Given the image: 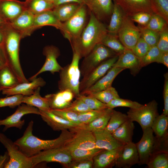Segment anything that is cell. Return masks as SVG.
<instances>
[{
	"mask_svg": "<svg viewBox=\"0 0 168 168\" xmlns=\"http://www.w3.org/2000/svg\"><path fill=\"white\" fill-rule=\"evenodd\" d=\"M117 55L104 61L87 74L83 77L79 87L80 93L87 89L103 77L118 59Z\"/></svg>",
	"mask_w": 168,
	"mask_h": 168,
	"instance_id": "12",
	"label": "cell"
},
{
	"mask_svg": "<svg viewBox=\"0 0 168 168\" xmlns=\"http://www.w3.org/2000/svg\"><path fill=\"white\" fill-rule=\"evenodd\" d=\"M93 133L96 148L110 150L120 148L124 145L115 139L111 133L105 129Z\"/></svg>",
	"mask_w": 168,
	"mask_h": 168,
	"instance_id": "24",
	"label": "cell"
},
{
	"mask_svg": "<svg viewBox=\"0 0 168 168\" xmlns=\"http://www.w3.org/2000/svg\"><path fill=\"white\" fill-rule=\"evenodd\" d=\"M34 122L30 121L23 135L14 142L25 155L30 157L40 152L65 145L73 136L74 133L68 130L61 131L59 136L51 140L38 138L32 133Z\"/></svg>",
	"mask_w": 168,
	"mask_h": 168,
	"instance_id": "1",
	"label": "cell"
},
{
	"mask_svg": "<svg viewBox=\"0 0 168 168\" xmlns=\"http://www.w3.org/2000/svg\"><path fill=\"white\" fill-rule=\"evenodd\" d=\"M133 122L128 119L112 134L114 137L123 145L132 142L135 126Z\"/></svg>",
	"mask_w": 168,
	"mask_h": 168,
	"instance_id": "29",
	"label": "cell"
},
{
	"mask_svg": "<svg viewBox=\"0 0 168 168\" xmlns=\"http://www.w3.org/2000/svg\"><path fill=\"white\" fill-rule=\"evenodd\" d=\"M72 48L73 56L72 61L70 64L63 67L59 72L58 87L59 91L70 90L76 98L80 94L79 87L81 73L79 64L81 58L77 49L73 47Z\"/></svg>",
	"mask_w": 168,
	"mask_h": 168,
	"instance_id": "4",
	"label": "cell"
},
{
	"mask_svg": "<svg viewBox=\"0 0 168 168\" xmlns=\"http://www.w3.org/2000/svg\"><path fill=\"white\" fill-rule=\"evenodd\" d=\"M86 7L85 4H81L75 13L69 19L63 23L61 30L70 43L79 38L85 26Z\"/></svg>",
	"mask_w": 168,
	"mask_h": 168,
	"instance_id": "5",
	"label": "cell"
},
{
	"mask_svg": "<svg viewBox=\"0 0 168 168\" xmlns=\"http://www.w3.org/2000/svg\"><path fill=\"white\" fill-rule=\"evenodd\" d=\"M0 142L7 150L9 160L5 168L34 167L30 157L25 155L18 147L4 134L0 133Z\"/></svg>",
	"mask_w": 168,
	"mask_h": 168,
	"instance_id": "7",
	"label": "cell"
},
{
	"mask_svg": "<svg viewBox=\"0 0 168 168\" xmlns=\"http://www.w3.org/2000/svg\"><path fill=\"white\" fill-rule=\"evenodd\" d=\"M35 15L26 9L9 23L11 26L20 32L22 37L29 35L33 30Z\"/></svg>",
	"mask_w": 168,
	"mask_h": 168,
	"instance_id": "22",
	"label": "cell"
},
{
	"mask_svg": "<svg viewBox=\"0 0 168 168\" xmlns=\"http://www.w3.org/2000/svg\"><path fill=\"white\" fill-rule=\"evenodd\" d=\"M120 148L101 151L93 158V168H108L115 166L116 159Z\"/></svg>",
	"mask_w": 168,
	"mask_h": 168,
	"instance_id": "27",
	"label": "cell"
},
{
	"mask_svg": "<svg viewBox=\"0 0 168 168\" xmlns=\"http://www.w3.org/2000/svg\"><path fill=\"white\" fill-rule=\"evenodd\" d=\"M19 83L17 78L7 65L0 69V86L2 90L12 88Z\"/></svg>",
	"mask_w": 168,
	"mask_h": 168,
	"instance_id": "36",
	"label": "cell"
},
{
	"mask_svg": "<svg viewBox=\"0 0 168 168\" xmlns=\"http://www.w3.org/2000/svg\"><path fill=\"white\" fill-rule=\"evenodd\" d=\"M55 114L82 128L84 124H81L78 119V114L65 109L51 110Z\"/></svg>",
	"mask_w": 168,
	"mask_h": 168,
	"instance_id": "45",
	"label": "cell"
},
{
	"mask_svg": "<svg viewBox=\"0 0 168 168\" xmlns=\"http://www.w3.org/2000/svg\"><path fill=\"white\" fill-rule=\"evenodd\" d=\"M4 35L2 46L7 65L16 76L19 83L28 82L21 65L19 59L20 43L21 34L8 24L3 29Z\"/></svg>",
	"mask_w": 168,
	"mask_h": 168,
	"instance_id": "3",
	"label": "cell"
},
{
	"mask_svg": "<svg viewBox=\"0 0 168 168\" xmlns=\"http://www.w3.org/2000/svg\"><path fill=\"white\" fill-rule=\"evenodd\" d=\"M46 84L45 81L41 77H36L30 82L19 83L11 88L3 89V95L9 96L20 94L23 96H29L32 95L39 87H43Z\"/></svg>",
	"mask_w": 168,
	"mask_h": 168,
	"instance_id": "18",
	"label": "cell"
},
{
	"mask_svg": "<svg viewBox=\"0 0 168 168\" xmlns=\"http://www.w3.org/2000/svg\"><path fill=\"white\" fill-rule=\"evenodd\" d=\"M128 119L127 114L113 109L104 129L112 133Z\"/></svg>",
	"mask_w": 168,
	"mask_h": 168,
	"instance_id": "38",
	"label": "cell"
},
{
	"mask_svg": "<svg viewBox=\"0 0 168 168\" xmlns=\"http://www.w3.org/2000/svg\"><path fill=\"white\" fill-rule=\"evenodd\" d=\"M151 128L158 138L168 135V116L163 114H158L154 120Z\"/></svg>",
	"mask_w": 168,
	"mask_h": 168,
	"instance_id": "33",
	"label": "cell"
},
{
	"mask_svg": "<svg viewBox=\"0 0 168 168\" xmlns=\"http://www.w3.org/2000/svg\"><path fill=\"white\" fill-rule=\"evenodd\" d=\"M127 114L131 121L138 122L142 130L151 128L155 119L159 114L158 103L153 100L139 108H130Z\"/></svg>",
	"mask_w": 168,
	"mask_h": 168,
	"instance_id": "8",
	"label": "cell"
},
{
	"mask_svg": "<svg viewBox=\"0 0 168 168\" xmlns=\"http://www.w3.org/2000/svg\"><path fill=\"white\" fill-rule=\"evenodd\" d=\"M159 35L156 46L161 52H168V28L160 32Z\"/></svg>",
	"mask_w": 168,
	"mask_h": 168,
	"instance_id": "54",
	"label": "cell"
},
{
	"mask_svg": "<svg viewBox=\"0 0 168 168\" xmlns=\"http://www.w3.org/2000/svg\"><path fill=\"white\" fill-rule=\"evenodd\" d=\"M100 43L111 49L118 55L126 49L119 41L117 35L107 33Z\"/></svg>",
	"mask_w": 168,
	"mask_h": 168,
	"instance_id": "40",
	"label": "cell"
},
{
	"mask_svg": "<svg viewBox=\"0 0 168 168\" xmlns=\"http://www.w3.org/2000/svg\"><path fill=\"white\" fill-rule=\"evenodd\" d=\"M23 96L17 94L7 96L0 98V108L8 107L14 108L22 103V100Z\"/></svg>",
	"mask_w": 168,
	"mask_h": 168,
	"instance_id": "49",
	"label": "cell"
},
{
	"mask_svg": "<svg viewBox=\"0 0 168 168\" xmlns=\"http://www.w3.org/2000/svg\"><path fill=\"white\" fill-rule=\"evenodd\" d=\"M45 96L49 100L51 110L62 109L69 106L74 95L71 91L67 89L47 94Z\"/></svg>",
	"mask_w": 168,
	"mask_h": 168,
	"instance_id": "25",
	"label": "cell"
},
{
	"mask_svg": "<svg viewBox=\"0 0 168 168\" xmlns=\"http://www.w3.org/2000/svg\"><path fill=\"white\" fill-rule=\"evenodd\" d=\"M113 0H83L84 4L101 21L110 18L114 3Z\"/></svg>",
	"mask_w": 168,
	"mask_h": 168,
	"instance_id": "20",
	"label": "cell"
},
{
	"mask_svg": "<svg viewBox=\"0 0 168 168\" xmlns=\"http://www.w3.org/2000/svg\"><path fill=\"white\" fill-rule=\"evenodd\" d=\"M140 140L135 143L139 157L140 165L146 164L151 157L155 153L156 138L151 128L142 130Z\"/></svg>",
	"mask_w": 168,
	"mask_h": 168,
	"instance_id": "11",
	"label": "cell"
},
{
	"mask_svg": "<svg viewBox=\"0 0 168 168\" xmlns=\"http://www.w3.org/2000/svg\"><path fill=\"white\" fill-rule=\"evenodd\" d=\"M124 69L112 67L94 85L81 94L88 92H97L112 86V83L117 76Z\"/></svg>",
	"mask_w": 168,
	"mask_h": 168,
	"instance_id": "26",
	"label": "cell"
},
{
	"mask_svg": "<svg viewBox=\"0 0 168 168\" xmlns=\"http://www.w3.org/2000/svg\"><path fill=\"white\" fill-rule=\"evenodd\" d=\"M138 153L135 143L133 142L124 144L120 148L115 166L116 168H129L139 164Z\"/></svg>",
	"mask_w": 168,
	"mask_h": 168,
	"instance_id": "16",
	"label": "cell"
},
{
	"mask_svg": "<svg viewBox=\"0 0 168 168\" xmlns=\"http://www.w3.org/2000/svg\"><path fill=\"white\" fill-rule=\"evenodd\" d=\"M24 2L26 9L34 15L52 10L54 7L53 3L44 0H26Z\"/></svg>",
	"mask_w": 168,
	"mask_h": 168,
	"instance_id": "34",
	"label": "cell"
},
{
	"mask_svg": "<svg viewBox=\"0 0 168 168\" xmlns=\"http://www.w3.org/2000/svg\"><path fill=\"white\" fill-rule=\"evenodd\" d=\"M76 100L72 102L67 108L63 109L70 110L77 114L85 112L91 110L81 99L76 98Z\"/></svg>",
	"mask_w": 168,
	"mask_h": 168,
	"instance_id": "52",
	"label": "cell"
},
{
	"mask_svg": "<svg viewBox=\"0 0 168 168\" xmlns=\"http://www.w3.org/2000/svg\"><path fill=\"white\" fill-rule=\"evenodd\" d=\"M163 64L168 68V52H161L156 62Z\"/></svg>",
	"mask_w": 168,
	"mask_h": 168,
	"instance_id": "57",
	"label": "cell"
},
{
	"mask_svg": "<svg viewBox=\"0 0 168 168\" xmlns=\"http://www.w3.org/2000/svg\"><path fill=\"white\" fill-rule=\"evenodd\" d=\"M2 89L1 87V86H0V92L1 91H2Z\"/></svg>",
	"mask_w": 168,
	"mask_h": 168,
	"instance_id": "64",
	"label": "cell"
},
{
	"mask_svg": "<svg viewBox=\"0 0 168 168\" xmlns=\"http://www.w3.org/2000/svg\"><path fill=\"white\" fill-rule=\"evenodd\" d=\"M30 158L34 167L43 162H56L65 167L72 160L69 150L64 146L42 151Z\"/></svg>",
	"mask_w": 168,
	"mask_h": 168,
	"instance_id": "9",
	"label": "cell"
},
{
	"mask_svg": "<svg viewBox=\"0 0 168 168\" xmlns=\"http://www.w3.org/2000/svg\"><path fill=\"white\" fill-rule=\"evenodd\" d=\"M7 65V60L2 46H0V69Z\"/></svg>",
	"mask_w": 168,
	"mask_h": 168,
	"instance_id": "59",
	"label": "cell"
},
{
	"mask_svg": "<svg viewBox=\"0 0 168 168\" xmlns=\"http://www.w3.org/2000/svg\"><path fill=\"white\" fill-rule=\"evenodd\" d=\"M152 14L146 12H138L130 16L134 22L138 23L140 26H146L149 22Z\"/></svg>",
	"mask_w": 168,
	"mask_h": 168,
	"instance_id": "53",
	"label": "cell"
},
{
	"mask_svg": "<svg viewBox=\"0 0 168 168\" xmlns=\"http://www.w3.org/2000/svg\"><path fill=\"white\" fill-rule=\"evenodd\" d=\"M113 67L124 69H128L134 76H136L142 68L141 60L132 50L126 49L119 55L118 58Z\"/></svg>",
	"mask_w": 168,
	"mask_h": 168,
	"instance_id": "19",
	"label": "cell"
},
{
	"mask_svg": "<svg viewBox=\"0 0 168 168\" xmlns=\"http://www.w3.org/2000/svg\"><path fill=\"white\" fill-rule=\"evenodd\" d=\"M124 15L121 8L114 2L109 23L107 27L108 34L117 35L118 32L121 26Z\"/></svg>",
	"mask_w": 168,
	"mask_h": 168,
	"instance_id": "32",
	"label": "cell"
},
{
	"mask_svg": "<svg viewBox=\"0 0 168 168\" xmlns=\"http://www.w3.org/2000/svg\"><path fill=\"white\" fill-rule=\"evenodd\" d=\"M93 160H73L65 167L67 168H93Z\"/></svg>",
	"mask_w": 168,
	"mask_h": 168,
	"instance_id": "55",
	"label": "cell"
},
{
	"mask_svg": "<svg viewBox=\"0 0 168 168\" xmlns=\"http://www.w3.org/2000/svg\"><path fill=\"white\" fill-rule=\"evenodd\" d=\"M113 110L109 108L105 113L89 123L84 124L82 128L93 133L104 129L110 119Z\"/></svg>",
	"mask_w": 168,
	"mask_h": 168,
	"instance_id": "35",
	"label": "cell"
},
{
	"mask_svg": "<svg viewBox=\"0 0 168 168\" xmlns=\"http://www.w3.org/2000/svg\"><path fill=\"white\" fill-rule=\"evenodd\" d=\"M9 160V156L7 152L5 153L3 156H0V168L4 167Z\"/></svg>",
	"mask_w": 168,
	"mask_h": 168,
	"instance_id": "60",
	"label": "cell"
},
{
	"mask_svg": "<svg viewBox=\"0 0 168 168\" xmlns=\"http://www.w3.org/2000/svg\"><path fill=\"white\" fill-rule=\"evenodd\" d=\"M168 24L163 17L154 13L152 15L147 24L144 27L159 34L168 28Z\"/></svg>",
	"mask_w": 168,
	"mask_h": 168,
	"instance_id": "42",
	"label": "cell"
},
{
	"mask_svg": "<svg viewBox=\"0 0 168 168\" xmlns=\"http://www.w3.org/2000/svg\"><path fill=\"white\" fill-rule=\"evenodd\" d=\"M123 10L124 14L131 16L140 12L155 13L151 0H113Z\"/></svg>",
	"mask_w": 168,
	"mask_h": 168,
	"instance_id": "17",
	"label": "cell"
},
{
	"mask_svg": "<svg viewBox=\"0 0 168 168\" xmlns=\"http://www.w3.org/2000/svg\"><path fill=\"white\" fill-rule=\"evenodd\" d=\"M138 26L140 30V37L150 47L156 46L159 38V34L144 26Z\"/></svg>",
	"mask_w": 168,
	"mask_h": 168,
	"instance_id": "44",
	"label": "cell"
},
{
	"mask_svg": "<svg viewBox=\"0 0 168 168\" xmlns=\"http://www.w3.org/2000/svg\"><path fill=\"white\" fill-rule=\"evenodd\" d=\"M69 130L73 132L74 134L64 145L68 150L73 148H96L95 139L93 132L80 127Z\"/></svg>",
	"mask_w": 168,
	"mask_h": 168,
	"instance_id": "14",
	"label": "cell"
},
{
	"mask_svg": "<svg viewBox=\"0 0 168 168\" xmlns=\"http://www.w3.org/2000/svg\"><path fill=\"white\" fill-rule=\"evenodd\" d=\"M73 160H89L103 150L98 148L85 149L73 148L69 149Z\"/></svg>",
	"mask_w": 168,
	"mask_h": 168,
	"instance_id": "41",
	"label": "cell"
},
{
	"mask_svg": "<svg viewBox=\"0 0 168 168\" xmlns=\"http://www.w3.org/2000/svg\"><path fill=\"white\" fill-rule=\"evenodd\" d=\"M46 1H47L48 2L53 3H54V0H44Z\"/></svg>",
	"mask_w": 168,
	"mask_h": 168,
	"instance_id": "63",
	"label": "cell"
},
{
	"mask_svg": "<svg viewBox=\"0 0 168 168\" xmlns=\"http://www.w3.org/2000/svg\"><path fill=\"white\" fill-rule=\"evenodd\" d=\"M43 121L55 131L71 130L80 126L68 121L52 113L50 110H40Z\"/></svg>",
	"mask_w": 168,
	"mask_h": 168,
	"instance_id": "23",
	"label": "cell"
},
{
	"mask_svg": "<svg viewBox=\"0 0 168 168\" xmlns=\"http://www.w3.org/2000/svg\"><path fill=\"white\" fill-rule=\"evenodd\" d=\"M134 22L130 16L125 14L117 33L118 38L122 44L126 49L131 50L141 37L140 29Z\"/></svg>",
	"mask_w": 168,
	"mask_h": 168,
	"instance_id": "10",
	"label": "cell"
},
{
	"mask_svg": "<svg viewBox=\"0 0 168 168\" xmlns=\"http://www.w3.org/2000/svg\"><path fill=\"white\" fill-rule=\"evenodd\" d=\"M40 111L37 108L22 103L18 106L16 110L13 114L6 119H0V126H4L3 131L12 127L21 129L25 123L24 120H21V118L24 115L29 114L40 115Z\"/></svg>",
	"mask_w": 168,
	"mask_h": 168,
	"instance_id": "13",
	"label": "cell"
},
{
	"mask_svg": "<svg viewBox=\"0 0 168 168\" xmlns=\"http://www.w3.org/2000/svg\"><path fill=\"white\" fill-rule=\"evenodd\" d=\"M155 12L163 17L168 23V0H151Z\"/></svg>",
	"mask_w": 168,
	"mask_h": 168,
	"instance_id": "47",
	"label": "cell"
},
{
	"mask_svg": "<svg viewBox=\"0 0 168 168\" xmlns=\"http://www.w3.org/2000/svg\"><path fill=\"white\" fill-rule=\"evenodd\" d=\"M117 55L101 43L97 44L84 57L80 68L81 75L84 77L104 61Z\"/></svg>",
	"mask_w": 168,
	"mask_h": 168,
	"instance_id": "6",
	"label": "cell"
},
{
	"mask_svg": "<svg viewBox=\"0 0 168 168\" xmlns=\"http://www.w3.org/2000/svg\"><path fill=\"white\" fill-rule=\"evenodd\" d=\"M4 28H2L0 27V46L2 45L4 41Z\"/></svg>",
	"mask_w": 168,
	"mask_h": 168,
	"instance_id": "62",
	"label": "cell"
},
{
	"mask_svg": "<svg viewBox=\"0 0 168 168\" xmlns=\"http://www.w3.org/2000/svg\"><path fill=\"white\" fill-rule=\"evenodd\" d=\"M43 54L46 57L45 62L40 69L29 78L30 81L43 72L48 71L54 74L59 72L63 68L57 61L60 55L59 50L57 47L52 45L47 46L43 49Z\"/></svg>",
	"mask_w": 168,
	"mask_h": 168,
	"instance_id": "15",
	"label": "cell"
},
{
	"mask_svg": "<svg viewBox=\"0 0 168 168\" xmlns=\"http://www.w3.org/2000/svg\"><path fill=\"white\" fill-rule=\"evenodd\" d=\"M142 104L129 100L121 98L120 97L112 100L106 104L107 108L112 109L118 107H124L130 108H137L141 107Z\"/></svg>",
	"mask_w": 168,
	"mask_h": 168,
	"instance_id": "46",
	"label": "cell"
},
{
	"mask_svg": "<svg viewBox=\"0 0 168 168\" xmlns=\"http://www.w3.org/2000/svg\"><path fill=\"white\" fill-rule=\"evenodd\" d=\"M164 83L163 96L164 102V107L162 114L168 116V73L164 74Z\"/></svg>",
	"mask_w": 168,
	"mask_h": 168,
	"instance_id": "56",
	"label": "cell"
},
{
	"mask_svg": "<svg viewBox=\"0 0 168 168\" xmlns=\"http://www.w3.org/2000/svg\"><path fill=\"white\" fill-rule=\"evenodd\" d=\"M161 51L156 46L151 47L145 56L141 59L142 67L150 63L156 62Z\"/></svg>",
	"mask_w": 168,
	"mask_h": 168,
	"instance_id": "50",
	"label": "cell"
},
{
	"mask_svg": "<svg viewBox=\"0 0 168 168\" xmlns=\"http://www.w3.org/2000/svg\"><path fill=\"white\" fill-rule=\"evenodd\" d=\"M107 33L105 25L90 12L89 21L80 37L71 44L72 47L77 49L81 58L88 54L96 45L100 43Z\"/></svg>",
	"mask_w": 168,
	"mask_h": 168,
	"instance_id": "2",
	"label": "cell"
},
{
	"mask_svg": "<svg viewBox=\"0 0 168 168\" xmlns=\"http://www.w3.org/2000/svg\"><path fill=\"white\" fill-rule=\"evenodd\" d=\"M151 47L140 37L132 50L133 53L141 60L147 54Z\"/></svg>",
	"mask_w": 168,
	"mask_h": 168,
	"instance_id": "51",
	"label": "cell"
},
{
	"mask_svg": "<svg viewBox=\"0 0 168 168\" xmlns=\"http://www.w3.org/2000/svg\"><path fill=\"white\" fill-rule=\"evenodd\" d=\"M26 9L24 2L0 0V15L9 23Z\"/></svg>",
	"mask_w": 168,
	"mask_h": 168,
	"instance_id": "21",
	"label": "cell"
},
{
	"mask_svg": "<svg viewBox=\"0 0 168 168\" xmlns=\"http://www.w3.org/2000/svg\"><path fill=\"white\" fill-rule=\"evenodd\" d=\"M76 98L82 100L92 110H101L107 108L106 104L91 96L80 94Z\"/></svg>",
	"mask_w": 168,
	"mask_h": 168,
	"instance_id": "48",
	"label": "cell"
},
{
	"mask_svg": "<svg viewBox=\"0 0 168 168\" xmlns=\"http://www.w3.org/2000/svg\"><path fill=\"white\" fill-rule=\"evenodd\" d=\"M81 5L75 3L62 4L54 7L52 11L59 21L64 22L75 13Z\"/></svg>",
	"mask_w": 168,
	"mask_h": 168,
	"instance_id": "31",
	"label": "cell"
},
{
	"mask_svg": "<svg viewBox=\"0 0 168 168\" xmlns=\"http://www.w3.org/2000/svg\"><path fill=\"white\" fill-rule=\"evenodd\" d=\"M40 87H38L34 93L30 96H23L22 103L36 107L39 110H50L51 109L48 99L45 96L42 97L40 95Z\"/></svg>",
	"mask_w": 168,
	"mask_h": 168,
	"instance_id": "30",
	"label": "cell"
},
{
	"mask_svg": "<svg viewBox=\"0 0 168 168\" xmlns=\"http://www.w3.org/2000/svg\"><path fill=\"white\" fill-rule=\"evenodd\" d=\"M62 25L63 23L57 19L52 10H49L35 15L33 30L43 26H50L61 30Z\"/></svg>",
	"mask_w": 168,
	"mask_h": 168,
	"instance_id": "28",
	"label": "cell"
},
{
	"mask_svg": "<svg viewBox=\"0 0 168 168\" xmlns=\"http://www.w3.org/2000/svg\"><path fill=\"white\" fill-rule=\"evenodd\" d=\"M71 3L84 4L83 0H54L53 4L55 7L61 4Z\"/></svg>",
	"mask_w": 168,
	"mask_h": 168,
	"instance_id": "58",
	"label": "cell"
},
{
	"mask_svg": "<svg viewBox=\"0 0 168 168\" xmlns=\"http://www.w3.org/2000/svg\"><path fill=\"white\" fill-rule=\"evenodd\" d=\"M109 108L91 110L87 111L78 114V119L82 124H86L105 113Z\"/></svg>",
	"mask_w": 168,
	"mask_h": 168,
	"instance_id": "43",
	"label": "cell"
},
{
	"mask_svg": "<svg viewBox=\"0 0 168 168\" xmlns=\"http://www.w3.org/2000/svg\"><path fill=\"white\" fill-rule=\"evenodd\" d=\"M146 165L148 168H168V152H161L154 154Z\"/></svg>",
	"mask_w": 168,
	"mask_h": 168,
	"instance_id": "39",
	"label": "cell"
},
{
	"mask_svg": "<svg viewBox=\"0 0 168 168\" xmlns=\"http://www.w3.org/2000/svg\"><path fill=\"white\" fill-rule=\"evenodd\" d=\"M82 95L94 97L105 104L108 103L114 99L119 97L117 91L112 86L101 91L86 92Z\"/></svg>",
	"mask_w": 168,
	"mask_h": 168,
	"instance_id": "37",
	"label": "cell"
},
{
	"mask_svg": "<svg viewBox=\"0 0 168 168\" xmlns=\"http://www.w3.org/2000/svg\"><path fill=\"white\" fill-rule=\"evenodd\" d=\"M9 23L7 22L0 15V27L2 28H4Z\"/></svg>",
	"mask_w": 168,
	"mask_h": 168,
	"instance_id": "61",
	"label": "cell"
}]
</instances>
